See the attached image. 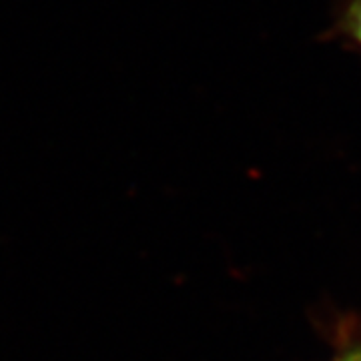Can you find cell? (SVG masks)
Wrapping results in <instances>:
<instances>
[{
  "mask_svg": "<svg viewBox=\"0 0 361 361\" xmlns=\"http://www.w3.org/2000/svg\"><path fill=\"white\" fill-rule=\"evenodd\" d=\"M319 39L341 42L351 52L361 54V0H334L331 23Z\"/></svg>",
  "mask_w": 361,
  "mask_h": 361,
  "instance_id": "1",
  "label": "cell"
},
{
  "mask_svg": "<svg viewBox=\"0 0 361 361\" xmlns=\"http://www.w3.org/2000/svg\"><path fill=\"white\" fill-rule=\"evenodd\" d=\"M329 361H361V336L345 339Z\"/></svg>",
  "mask_w": 361,
  "mask_h": 361,
  "instance_id": "2",
  "label": "cell"
}]
</instances>
